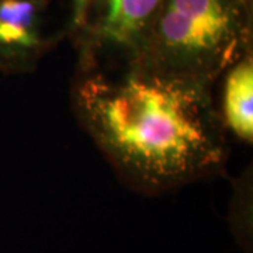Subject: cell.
I'll return each mask as SVG.
<instances>
[{"label":"cell","instance_id":"1","mask_svg":"<svg viewBox=\"0 0 253 253\" xmlns=\"http://www.w3.org/2000/svg\"><path fill=\"white\" fill-rule=\"evenodd\" d=\"M211 87L131 61L79 71L71 103L120 179L144 194H161L225 165V128Z\"/></svg>","mask_w":253,"mask_h":253},{"label":"cell","instance_id":"2","mask_svg":"<svg viewBox=\"0 0 253 253\" xmlns=\"http://www.w3.org/2000/svg\"><path fill=\"white\" fill-rule=\"evenodd\" d=\"M252 41L253 0H162L134 61L212 86Z\"/></svg>","mask_w":253,"mask_h":253},{"label":"cell","instance_id":"3","mask_svg":"<svg viewBox=\"0 0 253 253\" xmlns=\"http://www.w3.org/2000/svg\"><path fill=\"white\" fill-rule=\"evenodd\" d=\"M162 0H96L89 20L73 42L79 71L131 62Z\"/></svg>","mask_w":253,"mask_h":253},{"label":"cell","instance_id":"4","mask_svg":"<svg viewBox=\"0 0 253 253\" xmlns=\"http://www.w3.org/2000/svg\"><path fill=\"white\" fill-rule=\"evenodd\" d=\"M51 0H0V71L33 73L66 36L52 26Z\"/></svg>","mask_w":253,"mask_h":253},{"label":"cell","instance_id":"5","mask_svg":"<svg viewBox=\"0 0 253 253\" xmlns=\"http://www.w3.org/2000/svg\"><path fill=\"white\" fill-rule=\"evenodd\" d=\"M222 109L219 113L225 131L242 142H253V51H249L225 71Z\"/></svg>","mask_w":253,"mask_h":253},{"label":"cell","instance_id":"6","mask_svg":"<svg viewBox=\"0 0 253 253\" xmlns=\"http://www.w3.org/2000/svg\"><path fill=\"white\" fill-rule=\"evenodd\" d=\"M66 1V36L73 42L79 38L86 26L96 0H65Z\"/></svg>","mask_w":253,"mask_h":253}]
</instances>
